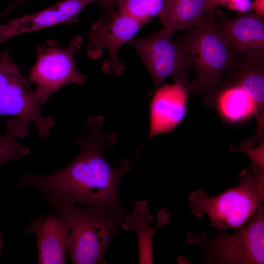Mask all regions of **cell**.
<instances>
[{"mask_svg":"<svg viewBox=\"0 0 264 264\" xmlns=\"http://www.w3.org/2000/svg\"><path fill=\"white\" fill-rule=\"evenodd\" d=\"M88 132L76 141L81 151L76 158L61 170L47 176L28 173L16 182L17 186L32 188L47 200L57 199L89 207H111L121 204L119 188L122 177L131 169L132 161L124 159L119 167L105 159L103 148L117 140L113 132L104 131L102 116L87 121Z\"/></svg>","mask_w":264,"mask_h":264,"instance_id":"cell-1","label":"cell"},{"mask_svg":"<svg viewBox=\"0 0 264 264\" xmlns=\"http://www.w3.org/2000/svg\"><path fill=\"white\" fill-rule=\"evenodd\" d=\"M48 200L69 223L67 250L72 262L107 264L104 258L107 248L129 212L121 204L89 207L60 200Z\"/></svg>","mask_w":264,"mask_h":264,"instance_id":"cell-2","label":"cell"},{"mask_svg":"<svg viewBox=\"0 0 264 264\" xmlns=\"http://www.w3.org/2000/svg\"><path fill=\"white\" fill-rule=\"evenodd\" d=\"M239 178L238 185L215 196L200 189L191 193L188 200L195 216L199 219L206 215L211 227L235 232L242 228L264 201V168L251 161Z\"/></svg>","mask_w":264,"mask_h":264,"instance_id":"cell-3","label":"cell"},{"mask_svg":"<svg viewBox=\"0 0 264 264\" xmlns=\"http://www.w3.org/2000/svg\"><path fill=\"white\" fill-rule=\"evenodd\" d=\"M213 17L176 39L186 51L192 68L196 72L195 78L187 87L188 94L201 95L210 109L214 107L224 73L235 60L216 27Z\"/></svg>","mask_w":264,"mask_h":264,"instance_id":"cell-4","label":"cell"},{"mask_svg":"<svg viewBox=\"0 0 264 264\" xmlns=\"http://www.w3.org/2000/svg\"><path fill=\"white\" fill-rule=\"evenodd\" d=\"M205 233H189L187 242L204 252V263L263 264L264 263V207L242 228L232 234L218 229L215 238L207 239Z\"/></svg>","mask_w":264,"mask_h":264,"instance_id":"cell-5","label":"cell"},{"mask_svg":"<svg viewBox=\"0 0 264 264\" xmlns=\"http://www.w3.org/2000/svg\"><path fill=\"white\" fill-rule=\"evenodd\" d=\"M82 41V37L78 35L66 47L54 40H49L36 47V60L30 70L28 79L36 86L34 91L41 105L64 86L82 85L86 82L87 77L77 69L74 58Z\"/></svg>","mask_w":264,"mask_h":264,"instance_id":"cell-6","label":"cell"},{"mask_svg":"<svg viewBox=\"0 0 264 264\" xmlns=\"http://www.w3.org/2000/svg\"><path fill=\"white\" fill-rule=\"evenodd\" d=\"M34 90L21 73L9 51L0 52V117L10 115L34 124L41 138L49 136L55 123L44 116Z\"/></svg>","mask_w":264,"mask_h":264,"instance_id":"cell-7","label":"cell"},{"mask_svg":"<svg viewBox=\"0 0 264 264\" xmlns=\"http://www.w3.org/2000/svg\"><path fill=\"white\" fill-rule=\"evenodd\" d=\"M172 35L164 29L145 37H133L128 44L137 51L149 71L155 89L171 76L174 83L189 85L188 73L192 65L188 55Z\"/></svg>","mask_w":264,"mask_h":264,"instance_id":"cell-8","label":"cell"},{"mask_svg":"<svg viewBox=\"0 0 264 264\" xmlns=\"http://www.w3.org/2000/svg\"><path fill=\"white\" fill-rule=\"evenodd\" d=\"M143 26L130 16L119 11L111 15H104L93 22L88 32L87 55L92 59L103 55V50L109 56L102 66L106 74L118 76L124 71V66L119 58L120 47L132 39Z\"/></svg>","mask_w":264,"mask_h":264,"instance_id":"cell-9","label":"cell"},{"mask_svg":"<svg viewBox=\"0 0 264 264\" xmlns=\"http://www.w3.org/2000/svg\"><path fill=\"white\" fill-rule=\"evenodd\" d=\"M213 20L235 58H264V16L248 12L228 19L217 10Z\"/></svg>","mask_w":264,"mask_h":264,"instance_id":"cell-10","label":"cell"},{"mask_svg":"<svg viewBox=\"0 0 264 264\" xmlns=\"http://www.w3.org/2000/svg\"><path fill=\"white\" fill-rule=\"evenodd\" d=\"M94 2L97 0H62L44 10L0 24V44L21 34L75 23L81 12Z\"/></svg>","mask_w":264,"mask_h":264,"instance_id":"cell-11","label":"cell"},{"mask_svg":"<svg viewBox=\"0 0 264 264\" xmlns=\"http://www.w3.org/2000/svg\"><path fill=\"white\" fill-rule=\"evenodd\" d=\"M189 96L187 87L179 83L155 89L149 105V134L143 146L154 136L170 132L181 123Z\"/></svg>","mask_w":264,"mask_h":264,"instance_id":"cell-12","label":"cell"},{"mask_svg":"<svg viewBox=\"0 0 264 264\" xmlns=\"http://www.w3.org/2000/svg\"><path fill=\"white\" fill-rule=\"evenodd\" d=\"M25 231L35 236L39 264H66L69 225L63 215L57 212L45 218L40 215L29 223Z\"/></svg>","mask_w":264,"mask_h":264,"instance_id":"cell-13","label":"cell"},{"mask_svg":"<svg viewBox=\"0 0 264 264\" xmlns=\"http://www.w3.org/2000/svg\"><path fill=\"white\" fill-rule=\"evenodd\" d=\"M228 69L226 78L220 87L238 86L250 95L255 105L257 124L252 137L261 141L264 136V58H235Z\"/></svg>","mask_w":264,"mask_h":264,"instance_id":"cell-14","label":"cell"},{"mask_svg":"<svg viewBox=\"0 0 264 264\" xmlns=\"http://www.w3.org/2000/svg\"><path fill=\"white\" fill-rule=\"evenodd\" d=\"M166 208H161L157 213V222L152 227L149 223L154 217L149 212L146 199L133 202V211L128 215L121 224L123 230H134L137 235L139 264H153V242L156 231L166 225L170 220Z\"/></svg>","mask_w":264,"mask_h":264,"instance_id":"cell-15","label":"cell"},{"mask_svg":"<svg viewBox=\"0 0 264 264\" xmlns=\"http://www.w3.org/2000/svg\"><path fill=\"white\" fill-rule=\"evenodd\" d=\"M215 9L209 0H168L158 17L163 29L172 35L202 23Z\"/></svg>","mask_w":264,"mask_h":264,"instance_id":"cell-16","label":"cell"},{"mask_svg":"<svg viewBox=\"0 0 264 264\" xmlns=\"http://www.w3.org/2000/svg\"><path fill=\"white\" fill-rule=\"evenodd\" d=\"M214 107L222 119L231 124L245 122L255 116L256 112L253 99L238 86L220 87Z\"/></svg>","mask_w":264,"mask_h":264,"instance_id":"cell-17","label":"cell"},{"mask_svg":"<svg viewBox=\"0 0 264 264\" xmlns=\"http://www.w3.org/2000/svg\"><path fill=\"white\" fill-rule=\"evenodd\" d=\"M30 124L18 118L7 121V131L0 136V165L10 160L22 159L30 154V150L19 141L27 136Z\"/></svg>","mask_w":264,"mask_h":264,"instance_id":"cell-18","label":"cell"},{"mask_svg":"<svg viewBox=\"0 0 264 264\" xmlns=\"http://www.w3.org/2000/svg\"><path fill=\"white\" fill-rule=\"evenodd\" d=\"M168 0H119L118 11L132 18L143 26L158 16Z\"/></svg>","mask_w":264,"mask_h":264,"instance_id":"cell-19","label":"cell"},{"mask_svg":"<svg viewBox=\"0 0 264 264\" xmlns=\"http://www.w3.org/2000/svg\"><path fill=\"white\" fill-rule=\"evenodd\" d=\"M215 8L219 5L226 7L229 10L237 11L240 14L245 13L251 11V0H209Z\"/></svg>","mask_w":264,"mask_h":264,"instance_id":"cell-20","label":"cell"},{"mask_svg":"<svg viewBox=\"0 0 264 264\" xmlns=\"http://www.w3.org/2000/svg\"><path fill=\"white\" fill-rule=\"evenodd\" d=\"M27 0H11L9 4L5 10L0 14L1 16H3L9 13L11 10L16 7L23 4ZM107 0H97V2L100 7L104 6L107 2Z\"/></svg>","mask_w":264,"mask_h":264,"instance_id":"cell-21","label":"cell"},{"mask_svg":"<svg viewBox=\"0 0 264 264\" xmlns=\"http://www.w3.org/2000/svg\"><path fill=\"white\" fill-rule=\"evenodd\" d=\"M251 12L257 15L264 16V0H254L252 2Z\"/></svg>","mask_w":264,"mask_h":264,"instance_id":"cell-22","label":"cell"},{"mask_svg":"<svg viewBox=\"0 0 264 264\" xmlns=\"http://www.w3.org/2000/svg\"><path fill=\"white\" fill-rule=\"evenodd\" d=\"M119 0H109L110 6L111 10L115 11V8L117 5V3Z\"/></svg>","mask_w":264,"mask_h":264,"instance_id":"cell-23","label":"cell"},{"mask_svg":"<svg viewBox=\"0 0 264 264\" xmlns=\"http://www.w3.org/2000/svg\"><path fill=\"white\" fill-rule=\"evenodd\" d=\"M2 246V237H1V234L0 231V253L1 249Z\"/></svg>","mask_w":264,"mask_h":264,"instance_id":"cell-24","label":"cell"}]
</instances>
